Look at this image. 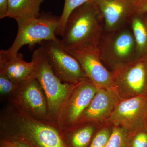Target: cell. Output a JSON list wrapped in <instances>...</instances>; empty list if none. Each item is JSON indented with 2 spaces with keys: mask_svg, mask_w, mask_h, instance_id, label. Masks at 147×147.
Instances as JSON below:
<instances>
[{
  "mask_svg": "<svg viewBox=\"0 0 147 147\" xmlns=\"http://www.w3.org/2000/svg\"><path fill=\"white\" fill-rule=\"evenodd\" d=\"M8 102L0 116V129L4 140H19L32 147H68L64 132L58 125L35 119Z\"/></svg>",
  "mask_w": 147,
  "mask_h": 147,
  "instance_id": "6da1fadb",
  "label": "cell"
},
{
  "mask_svg": "<svg viewBox=\"0 0 147 147\" xmlns=\"http://www.w3.org/2000/svg\"><path fill=\"white\" fill-rule=\"evenodd\" d=\"M102 18L95 2L86 3L72 11L66 24L62 45L66 49L98 47L102 36Z\"/></svg>",
  "mask_w": 147,
  "mask_h": 147,
  "instance_id": "7a4b0ae2",
  "label": "cell"
},
{
  "mask_svg": "<svg viewBox=\"0 0 147 147\" xmlns=\"http://www.w3.org/2000/svg\"><path fill=\"white\" fill-rule=\"evenodd\" d=\"M34 75L38 80L47 99L50 120L58 125L62 109L75 84L64 83L55 74L40 46L32 56Z\"/></svg>",
  "mask_w": 147,
  "mask_h": 147,
  "instance_id": "3957f363",
  "label": "cell"
},
{
  "mask_svg": "<svg viewBox=\"0 0 147 147\" xmlns=\"http://www.w3.org/2000/svg\"><path fill=\"white\" fill-rule=\"evenodd\" d=\"M59 19L51 14H40L38 18L17 22V35L7 50L16 54L24 45H29L31 47L44 41L57 40L55 33Z\"/></svg>",
  "mask_w": 147,
  "mask_h": 147,
  "instance_id": "277c9868",
  "label": "cell"
},
{
  "mask_svg": "<svg viewBox=\"0 0 147 147\" xmlns=\"http://www.w3.org/2000/svg\"><path fill=\"white\" fill-rule=\"evenodd\" d=\"M41 46L54 73L62 82L76 84L88 79L76 58L63 46L61 40L44 41Z\"/></svg>",
  "mask_w": 147,
  "mask_h": 147,
  "instance_id": "5b68a950",
  "label": "cell"
},
{
  "mask_svg": "<svg viewBox=\"0 0 147 147\" xmlns=\"http://www.w3.org/2000/svg\"><path fill=\"white\" fill-rule=\"evenodd\" d=\"M98 89L88 79L75 84L62 109L58 120V125L64 133L75 129Z\"/></svg>",
  "mask_w": 147,
  "mask_h": 147,
  "instance_id": "8992f818",
  "label": "cell"
},
{
  "mask_svg": "<svg viewBox=\"0 0 147 147\" xmlns=\"http://www.w3.org/2000/svg\"><path fill=\"white\" fill-rule=\"evenodd\" d=\"M8 102L35 119L52 121L45 93L34 75L20 84Z\"/></svg>",
  "mask_w": 147,
  "mask_h": 147,
  "instance_id": "52a82bcc",
  "label": "cell"
},
{
  "mask_svg": "<svg viewBox=\"0 0 147 147\" xmlns=\"http://www.w3.org/2000/svg\"><path fill=\"white\" fill-rule=\"evenodd\" d=\"M113 88L120 100L147 93L144 63L143 58L134 60L114 69Z\"/></svg>",
  "mask_w": 147,
  "mask_h": 147,
  "instance_id": "ba28073f",
  "label": "cell"
},
{
  "mask_svg": "<svg viewBox=\"0 0 147 147\" xmlns=\"http://www.w3.org/2000/svg\"><path fill=\"white\" fill-rule=\"evenodd\" d=\"M147 118V93L120 100L108 121L134 133L146 128Z\"/></svg>",
  "mask_w": 147,
  "mask_h": 147,
  "instance_id": "9c48e42d",
  "label": "cell"
},
{
  "mask_svg": "<svg viewBox=\"0 0 147 147\" xmlns=\"http://www.w3.org/2000/svg\"><path fill=\"white\" fill-rule=\"evenodd\" d=\"M98 48L101 60L114 70L136 59V42L128 30L108 37Z\"/></svg>",
  "mask_w": 147,
  "mask_h": 147,
  "instance_id": "30bf717a",
  "label": "cell"
},
{
  "mask_svg": "<svg viewBox=\"0 0 147 147\" xmlns=\"http://www.w3.org/2000/svg\"><path fill=\"white\" fill-rule=\"evenodd\" d=\"M66 50L76 58L87 78L98 88H113V73L108 71L102 63L98 47Z\"/></svg>",
  "mask_w": 147,
  "mask_h": 147,
  "instance_id": "8fae6325",
  "label": "cell"
},
{
  "mask_svg": "<svg viewBox=\"0 0 147 147\" xmlns=\"http://www.w3.org/2000/svg\"><path fill=\"white\" fill-rule=\"evenodd\" d=\"M120 100L113 88L98 89L76 127L81 124L100 121L108 119Z\"/></svg>",
  "mask_w": 147,
  "mask_h": 147,
  "instance_id": "7c38bea8",
  "label": "cell"
},
{
  "mask_svg": "<svg viewBox=\"0 0 147 147\" xmlns=\"http://www.w3.org/2000/svg\"><path fill=\"white\" fill-rule=\"evenodd\" d=\"M133 0H96L107 30L114 31L132 15Z\"/></svg>",
  "mask_w": 147,
  "mask_h": 147,
  "instance_id": "4fadbf2b",
  "label": "cell"
},
{
  "mask_svg": "<svg viewBox=\"0 0 147 147\" xmlns=\"http://www.w3.org/2000/svg\"><path fill=\"white\" fill-rule=\"evenodd\" d=\"M34 71L33 62L24 61L22 54L11 53L7 50L0 51V72L13 82L21 84L33 76Z\"/></svg>",
  "mask_w": 147,
  "mask_h": 147,
  "instance_id": "5bb4252c",
  "label": "cell"
},
{
  "mask_svg": "<svg viewBox=\"0 0 147 147\" xmlns=\"http://www.w3.org/2000/svg\"><path fill=\"white\" fill-rule=\"evenodd\" d=\"M44 0H9L8 17L16 22L40 15V7Z\"/></svg>",
  "mask_w": 147,
  "mask_h": 147,
  "instance_id": "9a60e30c",
  "label": "cell"
},
{
  "mask_svg": "<svg viewBox=\"0 0 147 147\" xmlns=\"http://www.w3.org/2000/svg\"><path fill=\"white\" fill-rule=\"evenodd\" d=\"M132 33L136 42V59L147 52V12L131 16Z\"/></svg>",
  "mask_w": 147,
  "mask_h": 147,
  "instance_id": "2e32d148",
  "label": "cell"
},
{
  "mask_svg": "<svg viewBox=\"0 0 147 147\" xmlns=\"http://www.w3.org/2000/svg\"><path fill=\"white\" fill-rule=\"evenodd\" d=\"M96 0H65L62 13L59 17L56 30V35L63 36L67 19L74 10L86 3L95 2Z\"/></svg>",
  "mask_w": 147,
  "mask_h": 147,
  "instance_id": "e0dca14e",
  "label": "cell"
},
{
  "mask_svg": "<svg viewBox=\"0 0 147 147\" xmlns=\"http://www.w3.org/2000/svg\"><path fill=\"white\" fill-rule=\"evenodd\" d=\"M130 133L121 127L115 126L105 147H130Z\"/></svg>",
  "mask_w": 147,
  "mask_h": 147,
  "instance_id": "ac0fdd59",
  "label": "cell"
},
{
  "mask_svg": "<svg viewBox=\"0 0 147 147\" xmlns=\"http://www.w3.org/2000/svg\"><path fill=\"white\" fill-rule=\"evenodd\" d=\"M76 129L71 138V144L73 147H86L89 144L94 132L92 125H86Z\"/></svg>",
  "mask_w": 147,
  "mask_h": 147,
  "instance_id": "d6986e66",
  "label": "cell"
},
{
  "mask_svg": "<svg viewBox=\"0 0 147 147\" xmlns=\"http://www.w3.org/2000/svg\"><path fill=\"white\" fill-rule=\"evenodd\" d=\"M20 84L15 83L6 75L0 72V94L8 99L16 92Z\"/></svg>",
  "mask_w": 147,
  "mask_h": 147,
  "instance_id": "ffe728a7",
  "label": "cell"
},
{
  "mask_svg": "<svg viewBox=\"0 0 147 147\" xmlns=\"http://www.w3.org/2000/svg\"><path fill=\"white\" fill-rule=\"evenodd\" d=\"M112 130L104 128L96 134L90 147H105L109 142Z\"/></svg>",
  "mask_w": 147,
  "mask_h": 147,
  "instance_id": "44dd1931",
  "label": "cell"
},
{
  "mask_svg": "<svg viewBox=\"0 0 147 147\" xmlns=\"http://www.w3.org/2000/svg\"><path fill=\"white\" fill-rule=\"evenodd\" d=\"M130 147H147V129L134 133L131 138Z\"/></svg>",
  "mask_w": 147,
  "mask_h": 147,
  "instance_id": "7402d4cb",
  "label": "cell"
},
{
  "mask_svg": "<svg viewBox=\"0 0 147 147\" xmlns=\"http://www.w3.org/2000/svg\"><path fill=\"white\" fill-rule=\"evenodd\" d=\"M132 15L142 14L147 12V0H133Z\"/></svg>",
  "mask_w": 147,
  "mask_h": 147,
  "instance_id": "603a6c76",
  "label": "cell"
},
{
  "mask_svg": "<svg viewBox=\"0 0 147 147\" xmlns=\"http://www.w3.org/2000/svg\"><path fill=\"white\" fill-rule=\"evenodd\" d=\"M1 143L8 147H32L26 142L16 140H3Z\"/></svg>",
  "mask_w": 147,
  "mask_h": 147,
  "instance_id": "cb8c5ba5",
  "label": "cell"
},
{
  "mask_svg": "<svg viewBox=\"0 0 147 147\" xmlns=\"http://www.w3.org/2000/svg\"><path fill=\"white\" fill-rule=\"evenodd\" d=\"M9 3V0H0V18L8 17Z\"/></svg>",
  "mask_w": 147,
  "mask_h": 147,
  "instance_id": "d4e9b609",
  "label": "cell"
},
{
  "mask_svg": "<svg viewBox=\"0 0 147 147\" xmlns=\"http://www.w3.org/2000/svg\"><path fill=\"white\" fill-rule=\"evenodd\" d=\"M144 63L145 72H146V82L147 85V52L144 56L142 57Z\"/></svg>",
  "mask_w": 147,
  "mask_h": 147,
  "instance_id": "484cf974",
  "label": "cell"
},
{
  "mask_svg": "<svg viewBox=\"0 0 147 147\" xmlns=\"http://www.w3.org/2000/svg\"><path fill=\"white\" fill-rule=\"evenodd\" d=\"M1 147H8L7 146H6L5 144H3V143H1Z\"/></svg>",
  "mask_w": 147,
  "mask_h": 147,
  "instance_id": "4316f807",
  "label": "cell"
},
{
  "mask_svg": "<svg viewBox=\"0 0 147 147\" xmlns=\"http://www.w3.org/2000/svg\"><path fill=\"white\" fill-rule=\"evenodd\" d=\"M146 128L147 129V118L146 120Z\"/></svg>",
  "mask_w": 147,
  "mask_h": 147,
  "instance_id": "83f0119b",
  "label": "cell"
}]
</instances>
